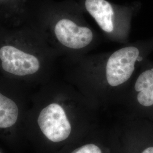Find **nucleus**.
<instances>
[{
  "label": "nucleus",
  "instance_id": "1",
  "mask_svg": "<svg viewBox=\"0 0 153 153\" xmlns=\"http://www.w3.org/2000/svg\"><path fill=\"white\" fill-rule=\"evenodd\" d=\"M153 52L152 37L112 51L76 58V89L102 112L116 109L139 68Z\"/></svg>",
  "mask_w": 153,
  "mask_h": 153
},
{
  "label": "nucleus",
  "instance_id": "2",
  "mask_svg": "<svg viewBox=\"0 0 153 153\" xmlns=\"http://www.w3.org/2000/svg\"><path fill=\"white\" fill-rule=\"evenodd\" d=\"M79 5L95 21L105 38L122 45L129 43L132 21L141 3L119 5L108 0H81Z\"/></svg>",
  "mask_w": 153,
  "mask_h": 153
},
{
  "label": "nucleus",
  "instance_id": "3",
  "mask_svg": "<svg viewBox=\"0 0 153 153\" xmlns=\"http://www.w3.org/2000/svg\"><path fill=\"white\" fill-rule=\"evenodd\" d=\"M101 114L71 117L58 102H51L41 110L38 117L40 130L47 141L58 144L74 134L81 136L101 120Z\"/></svg>",
  "mask_w": 153,
  "mask_h": 153
},
{
  "label": "nucleus",
  "instance_id": "4",
  "mask_svg": "<svg viewBox=\"0 0 153 153\" xmlns=\"http://www.w3.org/2000/svg\"><path fill=\"white\" fill-rule=\"evenodd\" d=\"M116 114L153 123V61L140 66L117 107Z\"/></svg>",
  "mask_w": 153,
  "mask_h": 153
},
{
  "label": "nucleus",
  "instance_id": "5",
  "mask_svg": "<svg viewBox=\"0 0 153 153\" xmlns=\"http://www.w3.org/2000/svg\"><path fill=\"white\" fill-rule=\"evenodd\" d=\"M0 59L5 71L18 76L33 74L40 68L37 57L11 45L0 48Z\"/></svg>",
  "mask_w": 153,
  "mask_h": 153
},
{
  "label": "nucleus",
  "instance_id": "6",
  "mask_svg": "<svg viewBox=\"0 0 153 153\" xmlns=\"http://www.w3.org/2000/svg\"><path fill=\"white\" fill-rule=\"evenodd\" d=\"M18 117V108L11 99L0 93V128H7L15 124Z\"/></svg>",
  "mask_w": 153,
  "mask_h": 153
},
{
  "label": "nucleus",
  "instance_id": "7",
  "mask_svg": "<svg viewBox=\"0 0 153 153\" xmlns=\"http://www.w3.org/2000/svg\"><path fill=\"white\" fill-rule=\"evenodd\" d=\"M69 153H104L101 146L95 142H86L73 149Z\"/></svg>",
  "mask_w": 153,
  "mask_h": 153
},
{
  "label": "nucleus",
  "instance_id": "8",
  "mask_svg": "<svg viewBox=\"0 0 153 153\" xmlns=\"http://www.w3.org/2000/svg\"><path fill=\"white\" fill-rule=\"evenodd\" d=\"M0 153H1V152H0Z\"/></svg>",
  "mask_w": 153,
  "mask_h": 153
}]
</instances>
